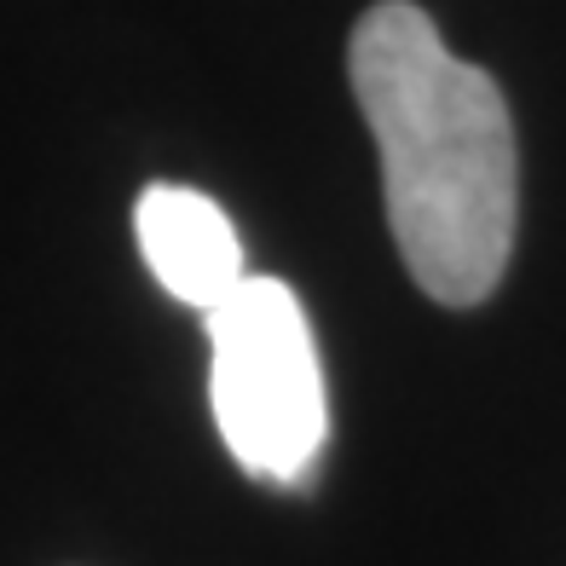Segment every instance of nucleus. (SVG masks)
Segmentation results:
<instances>
[{
    "label": "nucleus",
    "mask_w": 566,
    "mask_h": 566,
    "mask_svg": "<svg viewBox=\"0 0 566 566\" xmlns=\"http://www.w3.org/2000/svg\"><path fill=\"white\" fill-rule=\"evenodd\" d=\"M347 75L381 150V197L410 277L440 306H480L503 283L521 220L503 87L462 64L410 0L358 18Z\"/></svg>",
    "instance_id": "1"
},
{
    "label": "nucleus",
    "mask_w": 566,
    "mask_h": 566,
    "mask_svg": "<svg viewBox=\"0 0 566 566\" xmlns=\"http://www.w3.org/2000/svg\"><path fill=\"white\" fill-rule=\"evenodd\" d=\"M202 324H209V405L226 451L254 480H306L329 433L306 306L283 277L249 272Z\"/></svg>",
    "instance_id": "2"
},
{
    "label": "nucleus",
    "mask_w": 566,
    "mask_h": 566,
    "mask_svg": "<svg viewBox=\"0 0 566 566\" xmlns=\"http://www.w3.org/2000/svg\"><path fill=\"white\" fill-rule=\"evenodd\" d=\"M134 231H139V254L157 272V283L174 301L197 306L202 318L249 277L243 243L231 231L226 209L191 186H150L134 209Z\"/></svg>",
    "instance_id": "3"
}]
</instances>
